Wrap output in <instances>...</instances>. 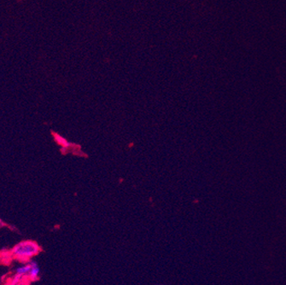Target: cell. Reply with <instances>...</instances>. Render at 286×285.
<instances>
[{
  "label": "cell",
  "instance_id": "cell-4",
  "mask_svg": "<svg viewBox=\"0 0 286 285\" xmlns=\"http://www.w3.org/2000/svg\"><path fill=\"white\" fill-rule=\"evenodd\" d=\"M14 260L13 255L11 253V250H1L0 251V263L6 264L11 263L12 260Z\"/></svg>",
  "mask_w": 286,
  "mask_h": 285
},
{
  "label": "cell",
  "instance_id": "cell-1",
  "mask_svg": "<svg viewBox=\"0 0 286 285\" xmlns=\"http://www.w3.org/2000/svg\"><path fill=\"white\" fill-rule=\"evenodd\" d=\"M11 251L14 260L24 264L32 260L34 257L39 254L41 251V248L34 241L25 240L17 243Z\"/></svg>",
  "mask_w": 286,
  "mask_h": 285
},
{
  "label": "cell",
  "instance_id": "cell-6",
  "mask_svg": "<svg viewBox=\"0 0 286 285\" xmlns=\"http://www.w3.org/2000/svg\"><path fill=\"white\" fill-rule=\"evenodd\" d=\"M3 224H4V223H3V221H1V220H0V227H1V226H2V225H3Z\"/></svg>",
  "mask_w": 286,
  "mask_h": 285
},
{
  "label": "cell",
  "instance_id": "cell-5",
  "mask_svg": "<svg viewBox=\"0 0 286 285\" xmlns=\"http://www.w3.org/2000/svg\"><path fill=\"white\" fill-rule=\"evenodd\" d=\"M53 139L55 142L64 149H67L68 147H70V142H68L67 139L64 138L63 136L59 135L57 133H53Z\"/></svg>",
  "mask_w": 286,
  "mask_h": 285
},
{
  "label": "cell",
  "instance_id": "cell-2",
  "mask_svg": "<svg viewBox=\"0 0 286 285\" xmlns=\"http://www.w3.org/2000/svg\"><path fill=\"white\" fill-rule=\"evenodd\" d=\"M30 283L27 276L14 273L11 278H8L4 285H29Z\"/></svg>",
  "mask_w": 286,
  "mask_h": 285
},
{
  "label": "cell",
  "instance_id": "cell-3",
  "mask_svg": "<svg viewBox=\"0 0 286 285\" xmlns=\"http://www.w3.org/2000/svg\"><path fill=\"white\" fill-rule=\"evenodd\" d=\"M31 263H32V267L29 271L28 278L30 282L37 281L40 275V269H39V265L34 260H31Z\"/></svg>",
  "mask_w": 286,
  "mask_h": 285
}]
</instances>
